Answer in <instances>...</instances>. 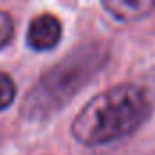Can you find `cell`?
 I'll use <instances>...</instances> for the list:
<instances>
[{"instance_id":"7a4b0ae2","label":"cell","mask_w":155,"mask_h":155,"mask_svg":"<svg viewBox=\"0 0 155 155\" xmlns=\"http://www.w3.org/2000/svg\"><path fill=\"white\" fill-rule=\"evenodd\" d=\"M99 65L101 58L97 49H83L65 58L40 79L36 88H33L29 99H25V110L31 116H47L61 108L90 79L88 76H92Z\"/></svg>"},{"instance_id":"3957f363","label":"cell","mask_w":155,"mask_h":155,"mask_svg":"<svg viewBox=\"0 0 155 155\" xmlns=\"http://www.w3.org/2000/svg\"><path fill=\"white\" fill-rule=\"evenodd\" d=\"M61 40V22L49 13L31 20L27 29V45L35 51H51Z\"/></svg>"},{"instance_id":"6da1fadb","label":"cell","mask_w":155,"mask_h":155,"mask_svg":"<svg viewBox=\"0 0 155 155\" xmlns=\"http://www.w3.org/2000/svg\"><path fill=\"white\" fill-rule=\"evenodd\" d=\"M152 112L146 92L134 83L116 85L94 96L76 116L72 135L87 146L108 144L134 134Z\"/></svg>"},{"instance_id":"5b68a950","label":"cell","mask_w":155,"mask_h":155,"mask_svg":"<svg viewBox=\"0 0 155 155\" xmlns=\"http://www.w3.org/2000/svg\"><path fill=\"white\" fill-rule=\"evenodd\" d=\"M15 96H16V85L13 78L0 71V112L11 107V103L15 101Z\"/></svg>"},{"instance_id":"8992f818","label":"cell","mask_w":155,"mask_h":155,"mask_svg":"<svg viewBox=\"0 0 155 155\" xmlns=\"http://www.w3.org/2000/svg\"><path fill=\"white\" fill-rule=\"evenodd\" d=\"M13 31H15L13 18H11L7 13L0 11V49L5 47V45L11 41V38H13Z\"/></svg>"},{"instance_id":"277c9868","label":"cell","mask_w":155,"mask_h":155,"mask_svg":"<svg viewBox=\"0 0 155 155\" xmlns=\"http://www.w3.org/2000/svg\"><path fill=\"white\" fill-rule=\"evenodd\" d=\"M103 7L121 22H134L155 9V0H101Z\"/></svg>"}]
</instances>
